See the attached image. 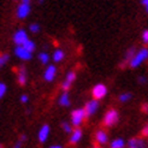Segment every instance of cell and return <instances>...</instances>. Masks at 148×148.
I'll use <instances>...</instances> for the list:
<instances>
[{"label":"cell","instance_id":"7c38bea8","mask_svg":"<svg viewBox=\"0 0 148 148\" xmlns=\"http://www.w3.org/2000/svg\"><path fill=\"white\" fill-rule=\"evenodd\" d=\"M107 134L105 131H102V130H99L97 132V135H95V140H97V142L100 143V145H105L107 143Z\"/></svg>","mask_w":148,"mask_h":148},{"label":"cell","instance_id":"8fae6325","mask_svg":"<svg viewBox=\"0 0 148 148\" xmlns=\"http://www.w3.org/2000/svg\"><path fill=\"white\" fill-rule=\"evenodd\" d=\"M128 146H129V148H145L146 145L142 138H131Z\"/></svg>","mask_w":148,"mask_h":148},{"label":"cell","instance_id":"6da1fadb","mask_svg":"<svg viewBox=\"0 0 148 148\" xmlns=\"http://www.w3.org/2000/svg\"><path fill=\"white\" fill-rule=\"evenodd\" d=\"M148 57V49L147 48H142L140 49L137 53L130 59V66L131 68H137V66L141 65Z\"/></svg>","mask_w":148,"mask_h":148},{"label":"cell","instance_id":"4dcf8cb0","mask_svg":"<svg viewBox=\"0 0 148 148\" xmlns=\"http://www.w3.org/2000/svg\"><path fill=\"white\" fill-rule=\"evenodd\" d=\"M14 148H21V142L16 143V146H14Z\"/></svg>","mask_w":148,"mask_h":148},{"label":"cell","instance_id":"e575fe53","mask_svg":"<svg viewBox=\"0 0 148 148\" xmlns=\"http://www.w3.org/2000/svg\"><path fill=\"white\" fill-rule=\"evenodd\" d=\"M42 1H43V0H40V3H42Z\"/></svg>","mask_w":148,"mask_h":148},{"label":"cell","instance_id":"7402d4cb","mask_svg":"<svg viewBox=\"0 0 148 148\" xmlns=\"http://www.w3.org/2000/svg\"><path fill=\"white\" fill-rule=\"evenodd\" d=\"M130 98H131V94L130 93H124V94H122L121 97H119V100L122 102H127L128 100H130Z\"/></svg>","mask_w":148,"mask_h":148},{"label":"cell","instance_id":"836d02e7","mask_svg":"<svg viewBox=\"0 0 148 148\" xmlns=\"http://www.w3.org/2000/svg\"><path fill=\"white\" fill-rule=\"evenodd\" d=\"M22 1H23V3H27V4H29V1H30V0H22Z\"/></svg>","mask_w":148,"mask_h":148},{"label":"cell","instance_id":"3957f363","mask_svg":"<svg viewBox=\"0 0 148 148\" xmlns=\"http://www.w3.org/2000/svg\"><path fill=\"white\" fill-rule=\"evenodd\" d=\"M117 121H118V112L116 110H110L105 114V118H103V123L107 127H112L113 124L117 123Z\"/></svg>","mask_w":148,"mask_h":148},{"label":"cell","instance_id":"d6986e66","mask_svg":"<svg viewBox=\"0 0 148 148\" xmlns=\"http://www.w3.org/2000/svg\"><path fill=\"white\" fill-rule=\"evenodd\" d=\"M39 59H40V62L42 64H47L48 60H49V56L47 53H45V52H42V53L39 54Z\"/></svg>","mask_w":148,"mask_h":148},{"label":"cell","instance_id":"ac0fdd59","mask_svg":"<svg viewBox=\"0 0 148 148\" xmlns=\"http://www.w3.org/2000/svg\"><path fill=\"white\" fill-rule=\"evenodd\" d=\"M63 58H64V52H63L62 49H57L54 53H53V60L57 62V63L60 62Z\"/></svg>","mask_w":148,"mask_h":148},{"label":"cell","instance_id":"e0dca14e","mask_svg":"<svg viewBox=\"0 0 148 148\" xmlns=\"http://www.w3.org/2000/svg\"><path fill=\"white\" fill-rule=\"evenodd\" d=\"M22 46H23L28 52H30V53H32V52L35 49V43H34L32 40H27V41H25Z\"/></svg>","mask_w":148,"mask_h":148},{"label":"cell","instance_id":"5bb4252c","mask_svg":"<svg viewBox=\"0 0 148 148\" xmlns=\"http://www.w3.org/2000/svg\"><path fill=\"white\" fill-rule=\"evenodd\" d=\"M18 82L19 84H25L27 82V73H25V69L24 66H22V68H19V72H18Z\"/></svg>","mask_w":148,"mask_h":148},{"label":"cell","instance_id":"9c48e42d","mask_svg":"<svg viewBox=\"0 0 148 148\" xmlns=\"http://www.w3.org/2000/svg\"><path fill=\"white\" fill-rule=\"evenodd\" d=\"M48 135H49V127L46 124V125H43V127L40 129V131H39V135H38L39 141L40 142H46Z\"/></svg>","mask_w":148,"mask_h":148},{"label":"cell","instance_id":"8d00e7d4","mask_svg":"<svg viewBox=\"0 0 148 148\" xmlns=\"http://www.w3.org/2000/svg\"><path fill=\"white\" fill-rule=\"evenodd\" d=\"M95 148H98V147H95Z\"/></svg>","mask_w":148,"mask_h":148},{"label":"cell","instance_id":"f1b7e54d","mask_svg":"<svg viewBox=\"0 0 148 148\" xmlns=\"http://www.w3.org/2000/svg\"><path fill=\"white\" fill-rule=\"evenodd\" d=\"M142 5L145 6V9L147 11V9H148V0H142Z\"/></svg>","mask_w":148,"mask_h":148},{"label":"cell","instance_id":"ba28073f","mask_svg":"<svg viewBox=\"0 0 148 148\" xmlns=\"http://www.w3.org/2000/svg\"><path fill=\"white\" fill-rule=\"evenodd\" d=\"M29 12H30V6H29V4L22 3L17 9V16H18V18H25L29 14Z\"/></svg>","mask_w":148,"mask_h":148},{"label":"cell","instance_id":"d4e9b609","mask_svg":"<svg viewBox=\"0 0 148 148\" xmlns=\"http://www.w3.org/2000/svg\"><path fill=\"white\" fill-rule=\"evenodd\" d=\"M63 129H64V131H65V132H68V134L72 131V130H71V127H70V125H69L68 123H63Z\"/></svg>","mask_w":148,"mask_h":148},{"label":"cell","instance_id":"52a82bcc","mask_svg":"<svg viewBox=\"0 0 148 148\" xmlns=\"http://www.w3.org/2000/svg\"><path fill=\"white\" fill-rule=\"evenodd\" d=\"M14 54H16L19 59H23V60L32 59V53L30 52H28L23 46H17V48L14 49Z\"/></svg>","mask_w":148,"mask_h":148},{"label":"cell","instance_id":"2e32d148","mask_svg":"<svg viewBox=\"0 0 148 148\" xmlns=\"http://www.w3.org/2000/svg\"><path fill=\"white\" fill-rule=\"evenodd\" d=\"M125 143H124V140L122 138H116L114 141L111 142V148H124Z\"/></svg>","mask_w":148,"mask_h":148},{"label":"cell","instance_id":"8992f818","mask_svg":"<svg viewBox=\"0 0 148 148\" xmlns=\"http://www.w3.org/2000/svg\"><path fill=\"white\" fill-rule=\"evenodd\" d=\"M27 40H28V35L24 30H18L16 34L13 35V41L17 46H22Z\"/></svg>","mask_w":148,"mask_h":148},{"label":"cell","instance_id":"1f68e13d","mask_svg":"<svg viewBox=\"0 0 148 148\" xmlns=\"http://www.w3.org/2000/svg\"><path fill=\"white\" fill-rule=\"evenodd\" d=\"M49 148H62V146H51Z\"/></svg>","mask_w":148,"mask_h":148},{"label":"cell","instance_id":"d6a6232c","mask_svg":"<svg viewBox=\"0 0 148 148\" xmlns=\"http://www.w3.org/2000/svg\"><path fill=\"white\" fill-rule=\"evenodd\" d=\"M21 140H22V141H25V140H27L25 135H23V136H22V137H21Z\"/></svg>","mask_w":148,"mask_h":148},{"label":"cell","instance_id":"277c9868","mask_svg":"<svg viewBox=\"0 0 148 148\" xmlns=\"http://www.w3.org/2000/svg\"><path fill=\"white\" fill-rule=\"evenodd\" d=\"M106 94H107L106 86H103V84H97V86L93 88V97L95 98V100L102 99Z\"/></svg>","mask_w":148,"mask_h":148},{"label":"cell","instance_id":"44dd1931","mask_svg":"<svg viewBox=\"0 0 148 148\" xmlns=\"http://www.w3.org/2000/svg\"><path fill=\"white\" fill-rule=\"evenodd\" d=\"M75 78H76V73L73 72V71H71V72H69L68 73V76H66V82H69V83H72L73 81H75Z\"/></svg>","mask_w":148,"mask_h":148},{"label":"cell","instance_id":"4316f807","mask_svg":"<svg viewBox=\"0 0 148 148\" xmlns=\"http://www.w3.org/2000/svg\"><path fill=\"white\" fill-rule=\"evenodd\" d=\"M27 101H28V97H27V95H22V97H21V102L25 103Z\"/></svg>","mask_w":148,"mask_h":148},{"label":"cell","instance_id":"7a4b0ae2","mask_svg":"<svg viewBox=\"0 0 148 148\" xmlns=\"http://www.w3.org/2000/svg\"><path fill=\"white\" fill-rule=\"evenodd\" d=\"M86 118V114H84V110L83 108H78V110H75L72 111L71 113V122H72V125H75V127H79L81 124H82L83 119Z\"/></svg>","mask_w":148,"mask_h":148},{"label":"cell","instance_id":"30bf717a","mask_svg":"<svg viewBox=\"0 0 148 148\" xmlns=\"http://www.w3.org/2000/svg\"><path fill=\"white\" fill-rule=\"evenodd\" d=\"M56 72H57L56 66L49 65L48 68L46 69V71H45V79H46V81H48V82H51V81H53V78H54V76H56Z\"/></svg>","mask_w":148,"mask_h":148},{"label":"cell","instance_id":"cb8c5ba5","mask_svg":"<svg viewBox=\"0 0 148 148\" xmlns=\"http://www.w3.org/2000/svg\"><path fill=\"white\" fill-rule=\"evenodd\" d=\"M30 30H32L33 33H38V32L40 30V25H39V24H36V23L30 24Z\"/></svg>","mask_w":148,"mask_h":148},{"label":"cell","instance_id":"f546056e","mask_svg":"<svg viewBox=\"0 0 148 148\" xmlns=\"http://www.w3.org/2000/svg\"><path fill=\"white\" fill-rule=\"evenodd\" d=\"M146 81H147V79H146L145 77H141V78H140V82H141V83H146Z\"/></svg>","mask_w":148,"mask_h":148},{"label":"cell","instance_id":"5b68a950","mask_svg":"<svg viewBox=\"0 0 148 148\" xmlns=\"http://www.w3.org/2000/svg\"><path fill=\"white\" fill-rule=\"evenodd\" d=\"M98 107H99L98 100L94 99V100H90L89 102H87V105L84 107V114H86V117H89V116L94 114L95 112H97Z\"/></svg>","mask_w":148,"mask_h":148},{"label":"cell","instance_id":"4fadbf2b","mask_svg":"<svg viewBox=\"0 0 148 148\" xmlns=\"http://www.w3.org/2000/svg\"><path fill=\"white\" fill-rule=\"evenodd\" d=\"M81 137H82V130L77 128L76 130H73V131H72L71 137H70V142L75 145V143H77V142L79 141Z\"/></svg>","mask_w":148,"mask_h":148},{"label":"cell","instance_id":"d590c367","mask_svg":"<svg viewBox=\"0 0 148 148\" xmlns=\"http://www.w3.org/2000/svg\"><path fill=\"white\" fill-rule=\"evenodd\" d=\"M0 148H1V146H0Z\"/></svg>","mask_w":148,"mask_h":148},{"label":"cell","instance_id":"484cf974","mask_svg":"<svg viewBox=\"0 0 148 148\" xmlns=\"http://www.w3.org/2000/svg\"><path fill=\"white\" fill-rule=\"evenodd\" d=\"M142 40H143V42H148V30H145L143 32V34H142Z\"/></svg>","mask_w":148,"mask_h":148},{"label":"cell","instance_id":"603a6c76","mask_svg":"<svg viewBox=\"0 0 148 148\" xmlns=\"http://www.w3.org/2000/svg\"><path fill=\"white\" fill-rule=\"evenodd\" d=\"M6 93V86L4 83H0V99H1Z\"/></svg>","mask_w":148,"mask_h":148},{"label":"cell","instance_id":"9a60e30c","mask_svg":"<svg viewBox=\"0 0 148 148\" xmlns=\"http://www.w3.org/2000/svg\"><path fill=\"white\" fill-rule=\"evenodd\" d=\"M59 105H62V106H69L70 105V99H69L68 93L62 94V97L59 98Z\"/></svg>","mask_w":148,"mask_h":148},{"label":"cell","instance_id":"ffe728a7","mask_svg":"<svg viewBox=\"0 0 148 148\" xmlns=\"http://www.w3.org/2000/svg\"><path fill=\"white\" fill-rule=\"evenodd\" d=\"M7 60H9V54H6V53L0 54V68L4 66L7 63Z\"/></svg>","mask_w":148,"mask_h":148},{"label":"cell","instance_id":"83f0119b","mask_svg":"<svg viewBox=\"0 0 148 148\" xmlns=\"http://www.w3.org/2000/svg\"><path fill=\"white\" fill-rule=\"evenodd\" d=\"M142 134H143V136H147V134H148V127L146 125V127L143 128V130H142Z\"/></svg>","mask_w":148,"mask_h":148}]
</instances>
